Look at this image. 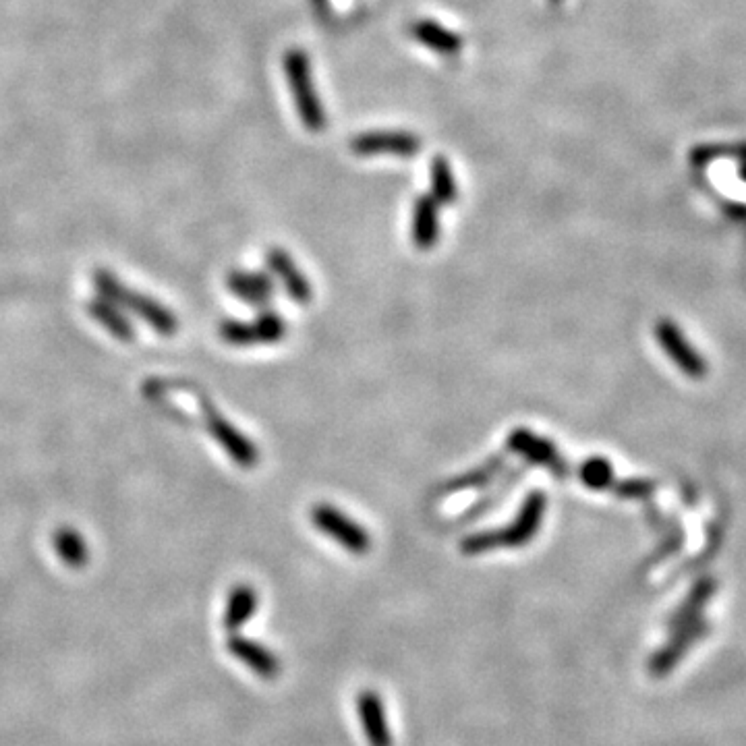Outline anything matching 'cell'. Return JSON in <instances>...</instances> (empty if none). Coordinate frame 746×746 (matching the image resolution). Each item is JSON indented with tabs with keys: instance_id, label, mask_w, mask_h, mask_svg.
<instances>
[{
	"instance_id": "1",
	"label": "cell",
	"mask_w": 746,
	"mask_h": 746,
	"mask_svg": "<svg viewBox=\"0 0 746 746\" xmlns=\"http://www.w3.org/2000/svg\"><path fill=\"white\" fill-rule=\"evenodd\" d=\"M94 286L102 299L114 303L121 309L133 311L139 320L150 324L160 336H172L177 332L179 322L175 318V313L166 309L164 305L152 301L150 297L127 289V286L110 272L98 270L94 274Z\"/></svg>"
},
{
	"instance_id": "2",
	"label": "cell",
	"mask_w": 746,
	"mask_h": 746,
	"mask_svg": "<svg viewBox=\"0 0 746 746\" xmlns=\"http://www.w3.org/2000/svg\"><path fill=\"white\" fill-rule=\"evenodd\" d=\"M284 71L291 85L301 123L311 133H320L326 127V112L311 79L309 56L301 48H291L284 54Z\"/></svg>"
},
{
	"instance_id": "3",
	"label": "cell",
	"mask_w": 746,
	"mask_h": 746,
	"mask_svg": "<svg viewBox=\"0 0 746 746\" xmlns=\"http://www.w3.org/2000/svg\"><path fill=\"white\" fill-rule=\"evenodd\" d=\"M311 523L355 556H363L371 550V537L367 529H363L359 523L351 519V516L330 504H320L311 508Z\"/></svg>"
},
{
	"instance_id": "4",
	"label": "cell",
	"mask_w": 746,
	"mask_h": 746,
	"mask_svg": "<svg viewBox=\"0 0 746 746\" xmlns=\"http://www.w3.org/2000/svg\"><path fill=\"white\" fill-rule=\"evenodd\" d=\"M357 156H398L413 158L421 150V139L407 131H371L357 135L351 141Z\"/></svg>"
},
{
	"instance_id": "5",
	"label": "cell",
	"mask_w": 746,
	"mask_h": 746,
	"mask_svg": "<svg viewBox=\"0 0 746 746\" xmlns=\"http://www.w3.org/2000/svg\"><path fill=\"white\" fill-rule=\"evenodd\" d=\"M206 407V427L210 436L224 448V452L233 458V461L243 469H253L260 461V452H257L255 444L245 438L239 429L228 423L216 409H212L208 403Z\"/></svg>"
},
{
	"instance_id": "6",
	"label": "cell",
	"mask_w": 746,
	"mask_h": 746,
	"mask_svg": "<svg viewBox=\"0 0 746 746\" xmlns=\"http://www.w3.org/2000/svg\"><path fill=\"white\" fill-rule=\"evenodd\" d=\"M707 622L705 620H695L691 624H684V626H678V628H672V637L670 641L653 653L651 662H649V670L653 676H666L670 674L680 659L691 651V647L695 643H699L705 633H707Z\"/></svg>"
},
{
	"instance_id": "7",
	"label": "cell",
	"mask_w": 746,
	"mask_h": 746,
	"mask_svg": "<svg viewBox=\"0 0 746 746\" xmlns=\"http://www.w3.org/2000/svg\"><path fill=\"white\" fill-rule=\"evenodd\" d=\"M506 446L512 452L521 454L525 461L550 469L556 477H564L566 471H568L564 458L558 454L556 446L550 440H545V438L529 432V429H525V427L512 429L508 440H506Z\"/></svg>"
},
{
	"instance_id": "8",
	"label": "cell",
	"mask_w": 746,
	"mask_h": 746,
	"mask_svg": "<svg viewBox=\"0 0 746 746\" xmlns=\"http://www.w3.org/2000/svg\"><path fill=\"white\" fill-rule=\"evenodd\" d=\"M655 338L659 342V347L664 349V353L676 363V367L680 371H684L686 376L691 378H703L707 373V363L705 359L691 347V342H688L682 334V330L664 320L659 322L655 326Z\"/></svg>"
},
{
	"instance_id": "9",
	"label": "cell",
	"mask_w": 746,
	"mask_h": 746,
	"mask_svg": "<svg viewBox=\"0 0 746 746\" xmlns=\"http://www.w3.org/2000/svg\"><path fill=\"white\" fill-rule=\"evenodd\" d=\"M545 506H548V500H545V494L539 490L531 492L525 498L516 519L508 527L500 529L504 548H523V545H527L537 535L543 521Z\"/></svg>"
},
{
	"instance_id": "10",
	"label": "cell",
	"mask_w": 746,
	"mask_h": 746,
	"mask_svg": "<svg viewBox=\"0 0 746 746\" xmlns=\"http://www.w3.org/2000/svg\"><path fill=\"white\" fill-rule=\"evenodd\" d=\"M357 715L369 746H392L386 707L376 691H361L357 697Z\"/></svg>"
},
{
	"instance_id": "11",
	"label": "cell",
	"mask_w": 746,
	"mask_h": 746,
	"mask_svg": "<svg viewBox=\"0 0 746 746\" xmlns=\"http://www.w3.org/2000/svg\"><path fill=\"white\" fill-rule=\"evenodd\" d=\"M226 647L245 668H249L253 674H257L260 678L272 680L280 674L278 657L268 647H264L262 643H257V641L247 639V637H231V639H228Z\"/></svg>"
},
{
	"instance_id": "12",
	"label": "cell",
	"mask_w": 746,
	"mask_h": 746,
	"mask_svg": "<svg viewBox=\"0 0 746 746\" xmlns=\"http://www.w3.org/2000/svg\"><path fill=\"white\" fill-rule=\"evenodd\" d=\"M438 202L429 195H419L413 206V222H411V239L421 251L434 249L440 239V212Z\"/></svg>"
},
{
	"instance_id": "13",
	"label": "cell",
	"mask_w": 746,
	"mask_h": 746,
	"mask_svg": "<svg viewBox=\"0 0 746 746\" xmlns=\"http://www.w3.org/2000/svg\"><path fill=\"white\" fill-rule=\"evenodd\" d=\"M268 266L280 278L284 291L289 293V297L295 303L307 305L311 301V295H313L311 286H309L305 274L297 268V264L293 262V257L289 253H286L280 247H272L268 251Z\"/></svg>"
},
{
	"instance_id": "14",
	"label": "cell",
	"mask_w": 746,
	"mask_h": 746,
	"mask_svg": "<svg viewBox=\"0 0 746 746\" xmlns=\"http://www.w3.org/2000/svg\"><path fill=\"white\" fill-rule=\"evenodd\" d=\"M228 291L251 305H266L274 295V282L262 272H233L226 278Z\"/></svg>"
},
{
	"instance_id": "15",
	"label": "cell",
	"mask_w": 746,
	"mask_h": 746,
	"mask_svg": "<svg viewBox=\"0 0 746 746\" xmlns=\"http://www.w3.org/2000/svg\"><path fill=\"white\" fill-rule=\"evenodd\" d=\"M411 36L417 42H421L423 46H427L429 50H434V52L444 54V56H454V54L461 52V48H463L461 36L446 30L444 25H440L432 19L415 21L411 25Z\"/></svg>"
},
{
	"instance_id": "16",
	"label": "cell",
	"mask_w": 746,
	"mask_h": 746,
	"mask_svg": "<svg viewBox=\"0 0 746 746\" xmlns=\"http://www.w3.org/2000/svg\"><path fill=\"white\" fill-rule=\"evenodd\" d=\"M257 612V591L249 585H239L231 591L226 599V608H224V628L239 630L243 624H247L253 614Z\"/></svg>"
},
{
	"instance_id": "17",
	"label": "cell",
	"mask_w": 746,
	"mask_h": 746,
	"mask_svg": "<svg viewBox=\"0 0 746 746\" xmlns=\"http://www.w3.org/2000/svg\"><path fill=\"white\" fill-rule=\"evenodd\" d=\"M54 550L69 568H83L90 560L88 541L73 527H61L54 535Z\"/></svg>"
},
{
	"instance_id": "18",
	"label": "cell",
	"mask_w": 746,
	"mask_h": 746,
	"mask_svg": "<svg viewBox=\"0 0 746 746\" xmlns=\"http://www.w3.org/2000/svg\"><path fill=\"white\" fill-rule=\"evenodd\" d=\"M88 309H90L92 318L98 324H102L114 338H119L123 342L133 340V336H135L133 334V326L129 324V320L125 318V315L121 313V309L117 305L106 301V299H96V301L90 303Z\"/></svg>"
},
{
	"instance_id": "19",
	"label": "cell",
	"mask_w": 746,
	"mask_h": 746,
	"mask_svg": "<svg viewBox=\"0 0 746 746\" xmlns=\"http://www.w3.org/2000/svg\"><path fill=\"white\" fill-rule=\"evenodd\" d=\"M429 179H432V197L436 202L442 206H452L458 197V189L450 160L436 156L429 164Z\"/></svg>"
},
{
	"instance_id": "20",
	"label": "cell",
	"mask_w": 746,
	"mask_h": 746,
	"mask_svg": "<svg viewBox=\"0 0 746 746\" xmlns=\"http://www.w3.org/2000/svg\"><path fill=\"white\" fill-rule=\"evenodd\" d=\"M715 591V583L709 581V579H703L701 583L695 585V589L688 593L684 604L678 608V612L672 616L670 620V626L672 628H678V626H684V624H691L695 620L701 618V612L705 608V604L709 601L711 593Z\"/></svg>"
},
{
	"instance_id": "21",
	"label": "cell",
	"mask_w": 746,
	"mask_h": 746,
	"mask_svg": "<svg viewBox=\"0 0 746 746\" xmlns=\"http://www.w3.org/2000/svg\"><path fill=\"white\" fill-rule=\"evenodd\" d=\"M502 465H504V458H502V456H494V458H490V461H487L485 465H481V467L469 471L467 475H461V477L452 479L450 483H446V485L442 487V492H444V494L463 492V490H473V487H481V485H485V483H490V481L500 473Z\"/></svg>"
},
{
	"instance_id": "22",
	"label": "cell",
	"mask_w": 746,
	"mask_h": 746,
	"mask_svg": "<svg viewBox=\"0 0 746 746\" xmlns=\"http://www.w3.org/2000/svg\"><path fill=\"white\" fill-rule=\"evenodd\" d=\"M579 477H581L583 485H587L589 490H595V492L608 490V487L614 485V469H612L608 458H604V456L587 458V461L579 469Z\"/></svg>"
},
{
	"instance_id": "23",
	"label": "cell",
	"mask_w": 746,
	"mask_h": 746,
	"mask_svg": "<svg viewBox=\"0 0 746 746\" xmlns=\"http://www.w3.org/2000/svg\"><path fill=\"white\" fill-rule=\"evenodd\" d=\"M220 336L228 344H233V347H253V344H262L260 332H257L255 324H245V322H235V320L222 322Z\"/></svg>"
},
{
	"instance_id": "24",
	"label": "cell",
	"mask_w": 746,
	"mask_h": 746,
	"mask_svg": "<svg viewBox=\"0 0 746 746\" xmlns=\"http://www.w3.org/2000/svg\"><path fill=\"white\" fill-rule=\"evenodd\" d=\"M500 548H504L502 535L496 529L473 533L461 543V552L467 554V556H479V554H487V552H494V550H500Z\"/></svg>"
},
{
	"instance_id": "25",
	"label": "cell",
	"mask_w": 746,
	"mask_h": 746,
	"mask_svg": "<svg viewBox=\"0 0 746 746\" xmlns=\"http://www.w3.org/2000/svg\"><path fill=\"white\" fill-rule=\"evenodd\" d=\"M253 324H255L257 332H260L262 344H274V342H280L286 336V322L280 318L276 311L260 313Z\"/></svg>"
},
{
	"instance_id": "26",
	"label": "cell",
	"mask_w": 746,
	"mask_h": 746,
	"mask_svg": "<svg viewBox=\"0 0 746 746\" xmlns=\"http://www.w3.org/2000/svg\"><path fill=\"white\" fill-rule=\"evenodd\" d=\"M653 490V483H647L643 479H635V481H624L616 487V492L620 498H643V496H649Z\"/></svg>"
},
{
	"instance_id": "27",
	"label": "cell",
	"mask_w": 746,
	"mask_h": 746,
	"mask_svg": "<svg viewBox=\"0 0 746 746\" xmlns=\"http://www.w3.org/2000/svg\"><path fill=\"white\" fill-rule=\"evenodd\" d=\"M552 3H560V0H552Z\"/></svg>"
}]
</instances>
